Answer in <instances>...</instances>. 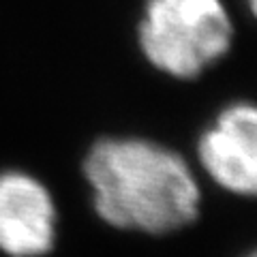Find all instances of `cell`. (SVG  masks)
Segmentation results:
<instances>
[{
    "mask_svg": "<svg viewBox=\"0 0 257 257\" xmlns=\"http://www.w3.org/2000/svg\"><path fill=\"white\" fill-rule=\"evenodd\" d=\"M56 212L50 193L24 172L0 174V251L39 257L54 244Z\"/></svg>",
    "mask_w": 257,
    "mask_h": 257,
    "instance_id": "4",
    "label": "cell"
},
{
    "mask_svg": "<svg viewBox=\"0 0 257 257\" xmlns=\"http://www.w3.org/2000/svg\"><path fill=\"white\" fill-rule=\"evenodd\" d=\"M138 37L155 69L193 79L229 52L234 26L221 0H148Z\"/></svg>",
    "mask_w": 257,
    "mask_h": 257,
    "instance_id": "2",
    "label": "cell"
},
{
    "mask_svg": "<svg viewBox=\"0 0 257 257\" xmlns=\"http://www.w3.org/2000/svg\"><path fill=\"white\" fill-rule=\"evenodd\" d=\"M199 161L223 189L257 195V105L225 107L199 140Z\"/></svg>",
    "mask_w": 257,
    "mask_h": 257,
    "instance_id": "3",
    "label": "cell"
},
{
    "mask_svg": "<svg viewBox=\"0 0 257 257\" xmlns=\"http://www.w3.org/2000/svg\"><path fill=\"white\" fill-rule=\"evenodd\" d=\"M248 3V7H251V11H253V15L257 18V0H246Z\"/></svg>",
    "mask_w": 257,
    "mask_h": 257,
    "instance_id": "5",
    "label": "cell"
},
{
    "mask_svg": "<svg viewBox=\"0 0 257 257\" xmlns=\"http://www.w3.org/2000/svg\"><path fill=\"white\" fill-rule=\"evenodd\" d=\"M248 257H257V251H255V253H251V255H248Z\"/></svg>",
    "mask_w": 257,
    "mask_h": 257,
    "instance_id": "6",
    "label": "cell"
},
{
    "mask_svg": "<svg viewBox=\"0 0 257 257\" xmlns=\"http://www.w3.org/2000/svg\"><path fill=\"white\" fill-rule=\"evenodd\" d=\"M94 206L120 229L167 234L197 216L199 189L184 159L157 142L107 138L86 157Z\"/></svg>",
    "mask_w": 257,
    "mask_h": 257,
    "instance_id": "1",
    "label": "cell"
}]
</instances>
